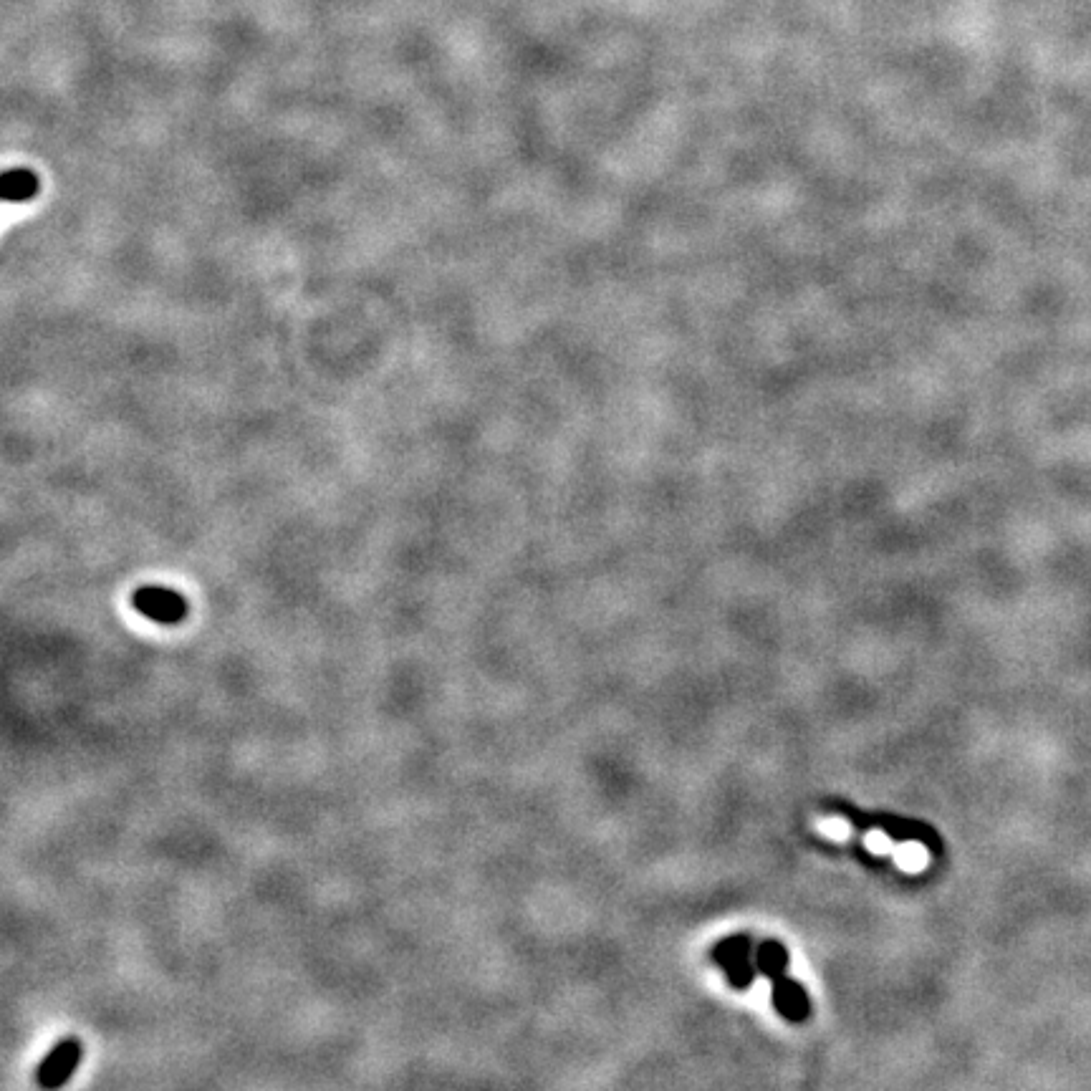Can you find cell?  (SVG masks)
I'll use <instances>...</instances> for the list:
<instances>
[{
    "label": "cell",
    "instance_id": "obj_1",
    "mask_svg": "<svg viewBox=\"0 0 1091 1091\" xmlns=\"http://www.w3.org/2000/svg\"><path fill=\"white\" fill-rule=\"evenodd\" d=\"M132 607L139 614H144L147 619L157 624H180L182 619L190 612V604L182 594H177L175 589H167V586H139L132 594Z\"/></svg>",
    "mask_w": 1091,
    "mask_h": 1091
},
{
    "label": "cell",
    "instance_id": "obj_2",
    "mask_svg": "<svg viewBox=\"0 0 1091 1091\" xmlns=\"http://www.w3.org/2000/svg\"><path fill=\"white\" fill-rule=\"evenodd\" d=\"M81 1059H84V1044L79 1038H61L59 1044H54V1049L48 1051L46 1059L36 1066V1084L43 1089H59L71 1079Z\"/></svg>",
    "mask_w": 1091,
    "mask_h": 1091
},
{
    "label": "cell",
    "instance_id": "obj_3",
    "mask_svg": "<svg viewBox=\"0 0 1091 1091\" xmlns=\"http://www.w3.org/2000/svg\"><path fill=\"white\" fill-rule=\"evenodd\" d=\"M38 192V177L28 170H11L3 175V200L26 203Z\"/></svg>",
    "mask_w": 1091,
    "mask_h": 1091
},
{
    "label": "cell",
    "instance_id": "obj_4",
    "mask_svg": "<svg viewBox=\"0 0 1091 1091\" xmlns=\"http://www.w3.org/2000/svg\"><path fill=\"white\" fill-rule=\"evenodd\" d=\"M895 862L900 864L905 872H920V869H925L927 862H930V854H927V849L922 847L920 841H907V844L895 847Z\"/></svg>",
    "mask_w": 1091,
    "mask_h": 1091
},
{
    "label": "cell",
    "instance_id": "obj_5",
    "mask_svg": "<svg viewBox=\"0 0 1091 1091\" xmlns=\"http://www.w3.org/2000/svg\"><path fill=\"white\" fill-rule=\"evenodd\" d=\"M819 831L834 841H847L849 836H852V826H849L844 819H836V816L834 819H821Z\"/></svg>",
    "mask_w": 1091,
    "mask_h": 1091
},
{
    "label": "cell",
    "instance_id": "obj_6",
    "mask_svg": "<svg viewBox=\"0 0 1091 1091\" xmlns=\"http://www.w3.org/2000/svg\"><path fill=\"white\" fill-rule=\"evenodd\" d=\"M864 844H867V849L872 854L895 852V844H892V839H889L884 831H869V834L864 836Z\"/></svg>",
    "mask_w": 1091,
    "mask_h": 1091
}]
</instances>
